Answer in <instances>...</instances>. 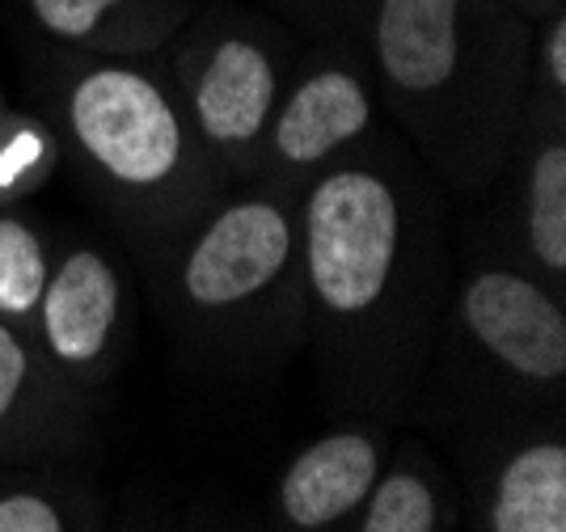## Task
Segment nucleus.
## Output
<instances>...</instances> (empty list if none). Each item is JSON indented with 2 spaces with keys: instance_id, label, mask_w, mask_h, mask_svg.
<instances>
[{
  "instance_id": "1",
  "label": "nucleus",
  "mask_w": 566,
  "mask_h": 532,
  "mask_svg": "<svg viewBox=\"0 0 566 532\" xmlns=\"http://www.w3.org/2000/svg\"><path fill=\"white\" fill-rule=\"evenodd\" d=\"M308 347L322 380L359 418L401 415L449 309L452 258L436 178L398 136H373L296 199Z\"/></svg>"
},
{
  "instance_id": "2",
  "label": "nucleus",
  "mask_w": 566,
  "mask_h": 532,
  "mask_svg": "<svg viewBox=\"0 0 566 532\" xmlns=\"http://www.w3.org/2000/svg\"><path fill=\"white\" fill-rule=\"evenodd\" d=\"M359 39L427 174L457 195L491 190L516 144L533 22L499 0H373Z\"/></svg>"
},
{
  "instance_id": "3",
  "label": "nucleus",
  "mask_w": 566,
  "mask_h": 532,
  "mask_svg": "<svg viewBox=\"0 0 566 532\" xmlns=\"http://www.w3.org/2000/svg\"><path fill=\"white\" fill-rule=\"evenodd\" d=\"M34 85L60 153L148 267L233 190L195 136L161 55L102 60L48 43Z\"/></svg>"
},
{
  "instance_id": "4",
  "label": "nucleus",
  "mask_w": 566,
  "mask_h": 532,
  "mask_svg": "<svg viewBox=\"0 0 566 532\" xmlns=\"http://www.w3.org/2000/svg\"><path fill=\"white\" fill-rule=\"evenodd\" d=\"M166 317L212 372H275L308 343L296 199L233 186L157 267Z\"/></svg>"
},
{
  "instance_id": "5",
  "label": "nucleus",
  "mask_w": 566,
  "mask_h": 532,
  "mask_svg": "<svg viewBox=\"0 0 566 532\" xmlns=\"http://www.w3.org/2000/svg\"><path fill=\"white\" fill-rule=\"evenodd\" d=\"M440 347L461 397L495 418V431L563 418L566 296L499 246L452 267Z\"/></svg>"
},
{
  "instance_id": "6",
  "label": "nucleus",
  "mask_w": 566,
  "mask_h": 532,
  "mask_svg": "<svg viewBox=\"0 0 566 532\" xmlns=\"http://www.w3.org/2000/svg\"><path fill=\"white\" fill-rule=\"evenodd\" d=\"M296 55V30L233 0H203L161 51L190 127L229 186L250 182Z\"/></svg>"
},
{
  "instance_id": "7",
  "label": "nucleus",
  "mask_w": 566,
  "mask_h": 532,
  "mask_svg": "<svg viewBox=\"0 0 566 532\" xmlns=\"http://www.w3.org/2000/svg\"><path fill=\"white\" fill-rule=\"evenodd\" d=\"M380 93L359 34H331L301 46L266 123L245 186L301 199L317 174L380 136Z\"/></svg>"
},
{
  "instance_id": "8",
  "label": "nucleus",
  "mask_w": 566,
  "mask_h": 532,
  "mask_svg": "<svg viewBox=\"0 0 566 532\" xmlns=\"http://www.w3.org/2000/svg\"><path fill=\"white\" fill-rule=\"evenodd\" d=\"M136 330L132 283L111 250L85 237L51 241V271L30 322V338L60 380L102 397L118 376Z\"/></svg>"
},
{
  "instance_id": "9",
  "label": "nucleus",
  "mask_w": 566,
  "mask_h": 532,
  "mask_svg": "<svg viewBox=\"0 0 566 532\" xmlns=\"http://www.w3.org/2000/svg\"><path fill=\"white\" fill-rule=\"evenodd\" d=\"M389 452V423L377 418H352L301 444L271 487V532H352Z\"/></svg>"
},
{
  "instance_id": "10",
  "label": "nucleus",
  "mask_w": 566,
  "mask_h": 532,
  "mask_svg": "<svg viewBox=\"0 0 566 532\" xmlns=\"http://www.w3.org/2000/svg\"><path fill=\"white\" fill-rule=\"evenodd\" d=\"M512 174V220L499 250L566 296V106L524 90Z\"/></svg>"
},
{
  "instance_id": "11",
  "label": "nucleus",
  "mask_w": 566,
  "mask_h": 532,
  "mask_svg": "<svg viewBox=\"0 0 566 532\" xmlns=\"http://www.w3.org/2000/svg\"><path fill=\"white\" fill-rule=\"evenodd\" d=\"M97 406L102 397L51 372L30 330L0 322V469L51 465L90 448Z\"/></svg>"
},
{
  "instance_id": "12",
  "label": "nucleus",
  "mask_w": 566,
  "mask_h": 532,
  "mask_svg": "<svg viewBox=\"0 0 566 532\" xmlns=\"http://www.w3.org/2000/svg\"><path fill=\"white\" fill-rule=\"evenodd\" d=\"M478 532H566L563 418L503 427L478 478Z\"/></svg>"
},
{
  "instance_id": "13",
  "label": "nucleus",
  "mask_w": 566,
  "mask_h": 532,
  "mask_svg": "<svg viewBox=\"0 0 566 532\" xmlns=\"http://www.w3.org/2000/svg\"><path fill=\"white\" fill-rule=\"evenodd\" d=\"M203 0H18L30 30L51 46L102 60H153Z\"/></svg>"
},
{
  "instance_id": "14",
  "label": "nucleus",
  "mask_w": 566,
  "mask_h": 532,
  "mask_svg": "<svg viewBox=\"0 0 566 532\" xmlns=\"http://www.w3.org/2000/svg\"><path fill=\"white\" fill-rule=\"evenodd\" d=\"M461 499L449 469L419 440L394 444L352 532H457Z\"/></svg>"
},
{
  "instance_id": "15",
  "label": "nucleus",
  "mask_w": 566,
  "mask_h": 532,
  "mask_svg": "<svg viewBox=\"0 0 566 532\" xmlns=\"http://www.w3.org/2000/svg\"><path fill=\"white\" fill-rule=\"evenodd\" d=\"M0 532H102V508L85 487L48 469H0Z\"/></svg>"
},
{
  "instance_id": "16",
  "label": "nucleus",
  "mask_w": 566,
  "mask_h": 532,
  "mask_svg": "<svg viewBox=\"0 0 566 532\" xmlns=\"http://www.w3.org/2000/svg\"><path fill=\"white\" fill-rule=\"evenodd\" d=\"M51 237L22 208H0V322L30 330L51 271Z\"/></svg>"
},
{
  "instance_id": "17",
  "label": "nucleus",
  "mask_w": 566,
  "mask_h": 532,
  "mask_svg": "<svg viewBox=\"0 0 566 532\" xmlns=\"http://www.w3.org/2000/svg\"><path fill=\"white\" fill-rule=\"evenodd\" d=\"M64 153L51 123L39 111H0V208H22L30 204L51 174L60 169Z\"/></svg>"
},
{
  "instance_id": "18",
  "label": "nucleus",
  "mask_w": 566,
  "mask_h": 532,
  "mask_svg": "<svg viewBox=\"0 0 566 532\" xmlns=\"http://www.w3.org/2000/svg\"><path fill=\"white\" fill-rule=\"evenodd\" d=\"M283 18L287 30L308 39H331V34H359L373 0H266Z\"/></svg>"
},
{
  "instance_id": "19",
  "label": "nucleus",
  "mask_w": 566,
  "mask_h": 532,
  "mask_svg": "<svg viewBox=\"0 0 566 532\" xmlns=\"http://www.w3.org/2000/svg\"><path fill=\"white\" fill-rule=\"evenodd\" d=\"M528 93L566 106V9L533 22V39H528Z\"/></svg>"
},
{
  "instance_id": "20",
  "label": "nucleus",
  "mask_w": 566,
  "mask_h": 532,
  "mask_svg": "<svg viewBox=\"0 0 566 532\" xmlns=\"http://www.w3.org/2000/svg\"><path fill=\"white\" fill-rule=\"evenodd\" d=\"M499 4H507V9L520 13L524 22H542V18H549V13L566 9V0H499Z\"/></svg>"
},
{
  "instance_id": "21",
  "label": "nucleus",
  "mask_w": 566,
  "mask_h": 532,
  "mask_svg": "<svg viewBox=\"0 0 566 532\" xmlns=\"http://www.w3.org/2000/svg\"><path fill=\"white\" fill-rule=\"evenodd\" d=\"M4 106H9V102H4V93H0V111H4Z\"/></svg>"
}]
</instances>
